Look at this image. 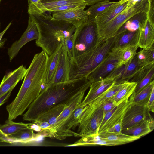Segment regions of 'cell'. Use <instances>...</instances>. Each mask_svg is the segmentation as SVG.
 I'll return each instance as SVG.
<instances>
[{"label":"cell","instance_id":"cell-4","mask_svg":"<svg viewBox=\"0 0 154 154\" xmlns=\"http://www.w3.org/2000/svg\"><path fill=\"white\" fill-rule=\"evenodd\" d=\"M149 0H140L133 2L128 0L126 7L114 18L98 30L100 39L105 41L114 37L120 28L131 17L138 13L148 12L150 7Z\"/></svg>","mask_w":154,"mask_h":154},{"label":"cell","instance_id":"cell-14","mask_svg":"<svg viewBox=\"0 0 154 154\" xmlns=\"http://www.w3.org/2000/svg\"><path fill=\"white\" fill-rule=\"evenodd\" d=\"M116 81L115 78L108 75L101 80L91 83L88 93L80 104H88L92 100L115 84Z\"/></svg>","mask_w":154,"mask_h":154},{"label":"cell","instance_id":"cell-35","mask_svg":"<svg viewBox=\"0 0 154 154\" xmlns=\"http://www.w3.org/2000/svg\"><path fill=\"white\" fill-rule=\"evenodd\" d=\"M154 67V63L139 66L137 71L128 82H135L137 84L141 81Z\"/></svg>","mask_w":154,"mask_h":154},{"label":"cell","instance_id":"cell-45","mask_svg":"<svg viewBox=\"0 0 154 154\" xmlns=\"http://www.w3.org/2000/svg\"><path fill=\"white\" fill-rule=\"evenodd\" d=\"M13 89H11L0 97V107L10 97Z\"/></svg>","mask_w":154,"mask_h":154},{"label":"cell","instance_id":"cell-27","mask_svg":"<svg viewBox=\"0 0 154 154\" xmlns=\"http://www.w3.org/2000/svg\"><path fill=\"white\" fill-rule=\"evenodd\" d=\"M137 85L136 82H126L112 97L115 105L116 106L125 100L128 99L134 92Z\"/></svg>","mask_w":154,"mask_h":154},{"label":"cell","instance_id":"cell-16","mask_svg":"<svg viewBox=\"0 0 154 154\" xmlns=\"http://www.w3.org/2000/svg\"><path fill=\"white\" fill-rule=\"evenodd\" d=\"M27 71L23 65L9 72L4 76L0 84V97L11 89L24 77Z\"/></svg>","mask_w":154,"mask_h":154},{"label":"cell","instance_id":"cell-41","mask_svg":"<svg viewBox=\"0 0 154 154\" xmlns=\"http://www.w3.org/2000/svg\"><path fill=\"white\" fill-rule=\"evenodd\" d=\"M72 35L71 37L67 38L65 42L69 59L72 57V49L73 46Z\"/></svg>","mask_w":154,"mask_h":154},{"label":"cell","instance_id":"cell-9","mask_svg":"<svg viewBox=\"0 0 154 154\" xmlns=\"http://www.w3.org/2000/svg\"><path fill=\"white\" fill-rule=\"evenodd\" d=\"M88 106L80 104L72 115L62 124L60 127L52 136V138L63 140L68 137H80V135L71 129L79 125L81 117Z\"/></svg>","mask_w":154,"mask_h":154},{"label":"cell","instance_id":"cell-31","mask_svg":"<svg viewBox=\"0 0 154 154\" xmlns=\"http://www.w3.org/2000/svg\"><path fill=\"white\" fill-rule=\"evenodd\" d=\"M139 66L136 54L132 60L123 66L122 76L116 83L128 82L137 71Z\"/></svg>","mask_w":154,"mask_h":154},{"label":"cell","instance_id":"cell-38","mask_svg":"<svg viewBox=\"0 0 154 154\" xmlns=\"http://www.w3.org/2000/svg\"><path fill=\"white\" fill-rule=\"evenodd\" d=\"M28 3V13L33 14L38 13L39 0H27Z\"/></svg>","mask_w":154,"mask_h":154},{"label":"cell","instance_id":"cell-48","mask_svg":"<svg viewBox=\"0 0 154 154\" xmlns=\"http://www.w3.org/2000/svg\"><path fill=\"white\" fill-rule=\"evenodd\" d=\"M87 5L91 6L98 2L105 0H84Z\"/></svg>","mask_w":154,"mask_h":154},{"label":"cell","instance_id":"cell-11","mask_svg":"<svg viewBox=\"0 0 154 154\" xmlns=\"http://www.w3.org/2000/svg\"><path fill=\"white\" fill-rule=\"evenodd\" d=\"M86 6L85 4L75 8L53 12L52 19L67 22L77 28L89 18L86 11L84 10Z\"/></svg>","mask_w":154,"mask_h":154},{"label":"cell","instance_id":"cell-50","mask_svg":"<svg viewBox=\"0 0 154 154\" xmlns=\"http://www.w3.org/2000/svg\"><path fill=\"white\" fill-rule=\"evenodd\" d=\"M1 1V0H0V3Z\"/></svg>","mask_w":154,"mask_h":154},{"label":"cell","instance_id":"cell-32","mask_svg":"<svg viewBox=\"0 0 154 154\" xmlns=\"http://www.w3.org/2000/svg\"><path fill=\"white\" fill-rule=\"evenodd\" d=\"M136 54L139 66L154 63V45L148 49L143 48Z\"/></svg>","mask_w":154,"mask_h":154},{"label":"cell","instance_id":"cell-47","mask_svg":"<svg viewBox=\"0 0 154 154\" xmlns=\"http://www.w3.org/2000/svg\"><path fill=\"white\" fill-rule=\"evenodd\" d=\"M122 124H117L109 129L107 131L112 132H120L122 131Z\"/></svg>","mask_w":154,"mask_h":154},{"label":"cell","instance_id":"cell-12","mask_svg":"<svg viewBox=\"0 0 154 154\" xmlns=\"http://www.w3.org/2000/svg\"><path fill=\"white\" fill-rule=\"evenodd\" d=\"M150 114L146 106L131 105L123 119L122 131L136 125L144 120Z\"/></svg>","mask_w":154,"mask_h":154},{"label":"cell","instance_id":"cell-15","mask_svg":"<svg viewBox=\"0 0 154 154\" xmlns=\"http://www.w3.org/2000/svg\"><path fill=\"white\" fill-rule=\"evenodd\" d=\"M69 59L64 42L62 44L58 63L52 84L65 82L69 81Z\"/></svg>","mask_w":154,"mask_h":154},{"label":"cell","instance_id":"cell-43","mask_svg":"<svg viewBox=\"0 0 154 154\" xmlns=\"http://www.w3.org/2000/svg\"><path fill=\"white\" fill-rule=\"evenodd\" d=\"M81 5H71L63 6L52 9L49 11L50 12H54L68 10L75 8Z\"/></svg>","mask_w":154,"mask_h":154},{"label":"cell","instance_id":"cell-6","mask_svg":"<svg viewBox=\"0 0 154 154\" xmlns=\"http://www.w3.org/2000/svg\"><path fill=\"white\" fill-rule=\"evenodd\" d=\"M122 50H111L103 61L87 76L91 83L101 80L120 67Z\"/></svg>","mask_w":154,"mask_h":154},{"label":"cell","instance_id":"cell-3","mask_svg":"<svg viewBox=\"0 0 154 154\" xmlns=\"http://www.w3.org/2000/svg\"><path fill=\"white\" fill-rule=\"evenodd\" d=\"M115 37L102 41L91 50L69 59V80L87 78L112 48Z\"/></svg>","mask_w":154,"mask_h":154},{"label":"cell","instance_id":"cell-44","mask_svg":"<svg viewBox=\"0 0 154 154\" xmlns=\"http://www.w3.org/2000/svg\"><path fill=\"white\" fill-rule=\"evenodd\" d=\"M33 122L34 124L37 126L40 129L45 131L50 126V124L46 122L35 121Z\"/></svg>","mask_w":154,"mask_h":154},{"label":"cell","instance_id":"cell-10","mask_svg":"<svg viewBox=\"0 0 154 154\" xmlns=\"http://www.w3.org/2000/svg\"><path fill=\"white\" fill-rule=\"evenodd\" d=\"M39 37V32L35 23L29 16L27 28L20 38L14 42L8 48L7 54L10 62L17 55L21 48L30 41L37 40Z\"/></svg>","mask_w":154,"mask_h":154},{"label":"cell","instance_id":"cell-40","mask_svg":"<svg viewBox=\"0 0 154 154\" xmlns=\"http://www.w3.org/2000/svg\"><path fill=\"white\" fill-rule=\"evenodd\" d=\"M0 142L11 143L18 141L11 136L5 134L0 129Z\"/></svg>","mask_w":154,"mask_h":154},{"label":"cell","instance_id":"cell-36","mask_svg":"<svg viewBox=\"0 0 154 154\" xmlns=\"http://www.w3.org/2000/svg\"><path fill=\"white\" fill-rule=\"evenodd\" d=\"M35 134L32 128L20 131L10 136L16 139L18 142H27L35 137Z\"/></svg>","mask_w":154,"mask_h":154},{"label":"cell","instance_id":"cell-34","mask_svg":"<svg viewBox=\"0 0 154 154\" xmlns=\"http://www.w3.org/2000/svg\"><path fill=\"white\" fill-rule=\"evenodd\" d=\"M138 45L127 46L122 49L120 67L130 63L134 57L139 48Z\"/></svg>","mask_w":154,"mask_h":154},{"label":"cell","instance_id":"cell-30","mask_svg":"<svg viewBox=\"0 0 154 154\" xmlns=\"http://www.w3.org/2000/svg\"><path fill=\"white\" fill-rule=\"evenodd\" d=\"M31 125L32 124L15 122L8 119L4 124L0 125V129L5 134L11 135L22 130L32 128Z\"/></svg>","mask_w":154,"mask_h":154},{"label":"cell","instance_id":"cell-18","mask_svg":"<svg viewBox=\"0 0 154 154\" xmlns=\"http://www.w3.org/2000/svg\"><path fill=\"white\" fill-rule=\"evenodd\" d=\"M131 105L129 98L116 105L115 110L108 120L99 128L98 134L107 131L117 124H122L124 116Z\"/></svg>","mask_w":154,"mask_h":154},{"label":"cell","instance_id":"cell-5","mask_svg":"<svg viewBox=\"0 0 154 154\" xmlns=\"http://www.w3.org/2000/svg\"><path fill=\"white\" fill-rule=\"evenodd\" d=\"M72 37V57L91 50L103 41L99 38L94 18H89L77 27Z\"/></svg>","mask_w":154,"mask_h":154},{"label":"cell","instance_id":"cell-17","mask_svg":"<svg viewBox=\"0 0 154 154\" xmlns=\"http://www.w3.org/2000/svg\"><path fill=\"white\" fill-rule=\"evenodd\" d=\"M127 2L120 0L104 11L98 13L94 18L98 30L108 23L127 6Z\"/></svg>","mask_w":154,"mask_h":154},{"label":"cell","instance_id":"cell-28","mask_svg":"<svg viewBox=\"0 0 154 154\" xmlns=\"http://www.w3.org/2000/svg\"><path fill=\"white\" fill-rule=\"evenodd\" d=\"M75 145H104L106 146H116L120 145L117 142L107 140L100 137L98 134L85 136L81 138L76 143Z\"/></svg>","mask_w":154,"mask_h":154},{"label":"cell","instance_id":"cell-52","mask_svg":"<svg viewBox=\"0 0 154 154\" xmlns=\"http://www.w3.org/2000/svg\"></svg>","mask_w":154,"mask_h":154},{"label":"cell","instance_id":"cell-46","mask_svg":"<svg viewBox=\"0 0 154 154\" xmlns=\"http://www.w3.org/2000/svg\"><path fill=\"white\" fill-rule=\"evenodd\" d=\"M11 24V22L10 23L4 30L0 33V48L3 46L5 42L7 41L6 38H4L2 39V38L6 32L10 27Z\"/></svg>","mask_w":154,"mask_h":154},{"label":"cell","instance_id":"cell-22","mask_svg":"<svg viewBox=\"0 0 154 154\" xmlns=\"http://www.w3.org/2000/svg\"><path fill=\"white\" fill-rule=\"evenodd\" d=\"M61 45L51 55L47 61L45 77V88L51 84L54 78L61 50Z\"/></svg>","mask_w":154,"mask_h":154},{"label":"cell","instance_id":"cell-33","mask_svg":"<svg viewBox=\"0 0 154 154\" xmlns=\"http://www.w3.org/2000/svg\"><path fill=\"white\" fill-rule=\"evenodd\" d=\"M116 2H111L109 0L100 1L90 6L85 11L89 18H94L98 13L104 11Z\"/></svg>","mask_w":154,"mask_h":154},{"label":"cell","instance_id":"cell-25","mask_svg":"<svg viewBox=\"0 0 154 154\" xmlns=\"http://www.w3.org/2000/svg\"><path fill=\"white\" fill-rule=\"evenodd\" d=\"M101 138L114 141L120 145L124 144L135 141L140 138L127 135L120 132H112L106 131L98 134Z\"/></svg>","mask_w":154,"mask_h":154},{"label":"cell","instance_id":"cell-8","mask_svg":"<svg viewBox=\"0 0 154 154\" xmlns=\"http://www.w3.org/2000/svg\"><path fill=\"white\" fill-rule=\"evenodd\" d=\"M102 106L91 114L82 115L77 131L81 137L98 134L99 127L103 118Z\"/></svg>","mask_w":154,"mask_h":154},{"label":"cell","instance_id":"cell-42","mask_svg":"<svg viewBox=\"0 0 154 154\" xmlns=\"http://www.w3.org/2000/svg\"><path fill=\"white\" fill-rule=\"evenodd\" d=\"M148 111L154 112V88L151 92L149 100L146 106Z\"/></svg>","mask_w":154,"mask_h":154},{"label":"cell","instance_id":"cell-24","mask_svg":"<svg viewBox=\"0 0 154 154\" xmlns=\"http://www.w3.org/2000/svg\"><path fill=\"white\" fill-rule=\"evenodd\" d=\"M66 105V103L60 104L51 107L39 115L35 121L46 122L50 124V126L52 125L65 108Z\"/></svg>","mask_w":154,"mask_h":154},{"label":"cell","instance_id":"cell-37","mask_svg":"<svg viewBox=\"0 0 154 154\" xmlns=\"http://www.w3.org/2000/svg\"><path fill=\"white\" fill-rule=\"evenodd\" d=\"M154 67L150 70L144 78L137 84L133 94H137L146 87L154 80Z\"/></svg>","mask_w":154,"mask_h":154},{"label":"cell","instance_id":"cell-19","mask_svg":"<svg viewBox=\"0 0 154 154\" xmlns=\"http://www.w3.org/2000/svg\"><path fill=\"white\" fill-rule=\"evenodd\" d=\"M126 82L113 85L103 93L98 96L88 104L83 114L88 115L94 112L103 103L112 98L122 87Z\"/></svg>","mask_w":154,"mask_h":154},{"label":"cell","instance_id":"cell-2","mask_svg":"<svg viewBox=\"0 0 154 154\" xmlns=\"http://www.w3.org/2000/svg\"><path fill=\"white\" fill-rule=\"evenodd\" d=\"M45 12L29 14L36 23L39 37L36 40V45L41 47L48 56L52 55L58 47L68 38L72 36L76 27L67 22L53 20Z\"/></svg>","mask_w":154,"mask_h":154},{"label":"cell","instance_id":"cell-7","mask_svg":"<svg viewBox=\"0 0 154 154\" xmlns=\"http://www.w3.org/2000/svg\"><path fill=\"white\" fill-rule=\"evenodd\" d=\"M89 87H85L80 90L66 103L65 108L58 116L55 123L45 131L48 137L51 138L63 122L74 112L82 101L85 92Z\"/></svg>","mask_w":154,"mask_h":154},{"label":"cell","instance_id":"cell-29","mask_svg":"<svg viewBox=\"0 0 154 154\" xmlns=\"http://www.w3.org/2000/svg\"><path fill=\"white\" fill-rule=\"evenodd\" d=\"M148 12H141L134 15L129 19L118 31L127 30L131 32L136 31L146 19Z\"/></svg>","mask_w":154,"mask_h":154},{"label":"cell","instance_id":"cell-51","mask_svg":"<svg viewBox=\"0 0 154 154\" xmlns=\"http://www.w3.org/2000/svg\"><path fill=\"white\" fill-rule=\"evenodd\" d=\"M150 0V1H151V0Z\"/></svg>","mask_w":154,"mask_h":154},{"label":"cell","instance_id":"cell-39","mask_svg":"<svg viewBox=\"0 0 154 154\" xmlns=\"http://www.w3.org/2000/svg\"><path fill=\"white\" fill-rule=\"evenodd\" d=\"M112 97L102 105V107L103 117L107 112L116 106L114 103Z\"/></svg>","mask_w":154,"mask_h":154},{"label":"cell","instance_id":"cell-21","mask_svg":"<svg viewBox=\"0 0 154 154\" xmlns=\"http://www.w3.org/2000/svg\"><path fill=\"white\" fill-rule=\"evenodd\" d=\"M154 128L153 119L150 114L139 123L130 128L122 130L121 132L125 134L140 138L152 131Z\"/></svg>","mask_w":154,"mask_h":154},{"label":"cell","instance_id":"cell-23","mask_svg":"<svg viewBox=\"0 0 154 154\" xmlns=\"http://www.w3.org/2000/svg\"><path fill=\"white\" fill-rule=\"evenodd\" d=\"M39 1L38 13L49 11L53 8L66 5L86 4L84 0H39Z\"/></svg>","mask_w":154,"mask_h":154},{"label":"cell","instance_id":"cell-20","mask_svg":"<svg viewBox=\"0 0 154 154\" xmlns=\"http://www.w3.org/2000/svg\"><path fill=\"white\" fill-rule=\"evenodd\" d=\"M139 35V29L134 32L127 30L118 32L111 50H118L127 46L138 45Z\"/></svg>","mask_w":154,"mask_h":154},{"label":"cell","instance_id":"cell-26","mask_svg":"<svg viewBox=\"0 0 154 154\" xmlns=\"http://www.w3.org/2000/svg\"><path fill=\"white\" fill-rule=\"evenodd\" d=\"M154 88V80L146 87L137 94H132L129 98L131 104L146 106Z\"/></svg>","mask_w":154,"mask_h":154},{"label":"cell","instance_id":"cell-1","mask_svg":"<svg viewBox=\"0 0 154 154\" xmlns=\"http://www.w3.org/2000/svg\"><path fill=\"white\" fill-rule=\"evenodd\" d=\"M91 83L82 78L68 82L52 84L43 90L28 107L23 114V120L35 121L38 116L51 107L60 104L66 103L80 90Z\"/></svg>","mask_w":154,"mask_h":154},{"label":"cell","instance_id":"cell-49","mask_svg":"<svg viewBox=\"0 0 154 154\" xmlns=\"http://www.w3.org/2000/svg\"><path fill=\"white\" fill-rule=\"evenodd\" d=\"M130 0L132 1L133 2H137L139 1H140V0Z\"/></svg>","mask_w":154,"mask_h":154},{"label":"cell","instance_id":"cell-13","mask_svg":"<svg viewBox=\"0 0 154 154\" xmlns=\"http://www.w3.org/2000/svg\"><path fill=\"white\" fill-rule=\"evenodd\" d=\"M138 29L139 35L138 45L139 47L141 48L148 49L154 45V18L150 16L149 11L147 17Z\"/></svg>","mask_w":154,"mask_h":154}]
</instances>
